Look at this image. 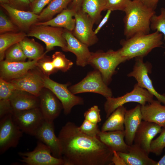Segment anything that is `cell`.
I'll list each match as a JSON object with an SVG mask.
<instances>
[{
  "label": "cell",
  "mask_w": 165,
  "mask_h": 165,
  "mask_svg": "<svg viewBox=\"0 0 165 165\" xmlns=\"http://www.w3.org/2000/svg\"><path fill=\"white\" fill-rule=\"evenodd\" d=\"M157 100L141 105V110L143 120L156 123L165 128V105Z\"/></svg>",
  "instance_id": "obj_24"
},
{
  "label": "cell",
  "mask_w": 165,
  "mask_h": 165,
  "mask_svg": "<svg viewBox=\"0 0 165 165\" xmlns=\"http://www.w3.org/2000/svg\"><path fill=\"white\" fill-rule=\"evenodd\" d=\"M4 60L9 62L26 61L27 58L19 43H16L6 51Z\"/></svg>",
  "instance_id": "obj_32"
},
{
  "label": "cell",
  "mask_w": 165,
  "mask_h": 165,
  "mask_svg": "<svg viewBox=\"0 0 165 165\" xmlns=\"http://www.w3.org/2000/svg\"><path fill=\"white\" fill-rule=\"evenodd\" d=\"M141 107L140 104L138 105L133 108L126 110L125 112V141L129 145L133 144L136 133L143 120Z\"/></svg>",
  "instance_id": "obj_21"
},
{
  "label": "cell",
  "mask_w": 165,
  "mask_h": 165,
  "mask_svg": "<svg viewBox=\"0 0 165 165\" xmlns=\"http://www.w3.org/2000/svg\"><path fill=\"white\" fill-rule=\"evenodd\" d=\"M27 36V33L20 31L9 32L0 35V61L4 60L6 50L12 45L20 42Z\"/></svg>",
  "instance_id": "obj_31"
},
{
  "label": "cell",
  "mask_w": 165,
  "mask_h": 165,
  "mask_svg": "<svg viewBox=\"0 0 165 165\" xmlns=\"http://www.w3.org/2000/svg\"><path fill=\"white\" fill-rule=\"evenodd\" d=\"M127 165H156L157 161L149 157V155L138 146L130 145L127 153L118 152Z\"/></svg>",
  "instance_id": "obj_25"
},
{
  "label": "cell",
  "mask_w": 165,
  "mask_h": 165,
  "mask_svg": "<svg viewBox=\"0 0 165 165\" xmlns=\"http://www.w3.org/2000/svg\"><path fill=\"white\" fill-rule=\"evenodd\" d=\"M128 0H107L104 11L120 10L124 11Z\"/></svg>",
  "instance_id": "obj_41"
},
{
  "label": "cell",
  "mask_w": 165,
  "mask_h": 165,
  "mask_svg": "<svg viewBox=\"0 0 165 165\" xmlns=\"http://www.w3.org/2000/svg\"><path fill=\"white\" fill-rule=\"evenodd\" d=\"M156 165H165V151L164 155L157 162Z\"/></svg>",
  "instance_id": "obj_48"
},
{
  "label": "cell",
  "mask_w": 165,
  "mask_h": 165,
  "mask_svg": "<svg viewBox=\"0 0 165 165\" xmlns=\"http://www.w3.org/2000/svg\"><path fill=\"white\" fill-rule=\"evenodd\" d=\"M11 6L19 9L28 11L26 9L31 5L29 0H9Z\"/></svg>",
  "instance_id": "obj_43"
},
{
  "label": "cell",
  "mask_w": 165,
  "mask_h": 165,
  "mask_svg": "<svg viewBox=\"0 0 165 165\" xmlns=\"http://www.w3.org/2000/svg\"><path fill=\"white\" fill-rule=\"evenodd\" d=\"M12 116L14 122L23 133L34 136L45 121L39 108L13 112Z\"/></svg>",
  "instance_id": "obj_9"
},
{
  "label": "cell",
  "mask_w": 165,
  "mask_h": 165,
  "mask_svg": "<svg viewBox=\"0 0 165 165\" xmlns=\"http://www.w3.org/2000/svg\"><path fill=\"white\" fill-rule=\"evenodd\" d=\"M159 136L152 140L151 144L150 152L160 156L165 148V128H163Z\"/></svg>",
  "instance_id": "obj_38"
},
{
  "label": "cell",
  "mask_w": 165,
  "mask_h": 165,
  "mask_svg": "<svg viewBox=\"0 0 165 165\" xmlns=\"http://www.w3.org/2000/svg\"><path fill=\"white\" fill-rule=\"evenodd\" d=\"M1 6L6 11L9 18L20 31L27 33L38 22L39 15L31 11L19 9L5 4L1 3Z\"/></svg>",
  "instance_id": "obj_18"
},
{
  "label": "cell",
  "mask_w": 165,
  "mask_h": 165,
  "mask_svg": "<svg viewBox=\"0 0 165 165\" xmlns=\"http://www.w3.org/2000/svg\"><path fill=\"white\" fill-rule=\"evenodd\" d=\"M1 3L5 4L10 5V2L9 0H0Z\"/></svg>",
  "instance_id": "obj_49"
},
{
  "label": "cell",
  "mask_w": 165,
  "mask_h": 165,
  "mask_svg": "<svg viewBox=\"0 0 165 165\" xmlns=\"http://www.w3.org/2000/svg\"><path fill=\"white\" fill-rule=\"evenodd\" d=\"M82 0H72L69 8L72 9L76 12L81 9Z\"/></svg>",
  "instance_id": "obj_47"
},
{
  "label": "cell",
  "mask_w": 165,
  "mask_h": 165,
  "mask_svg": "<svg viewBox=\"0 0 165 165\" xmlns=\"http://www.w3.org/2000/svg\"><path fill=\"white\" fill-rule=\"evenodd\" d=\"M126 108L121 106L116 109L103 124L102 132L124 130V120Z\"/></svg>",
  "instance_id": "obj_27"
},
{
  "label": "cell",
  "mask_w": 165,
  "mask_h": 165,
  "mask_svg": "<svg viewBox=\"0 0 165 165\" xmlns=\"http://www.w3.org/2000/svg\"><path fill=\"white\" fill-rule=\"evenodd\" d=\"M20 30L2 11L0 12V34L20 32Z\"/></svg>",
  "instance_id": "obj_36"
},
{
  "label": "cell",
  "mask_w": 165,
  "mask_h": 165,
  "mask_svg": "<svg viewBox=\"0 0 165 165\" xmlns=\"http://www.w3.org/2000/svg\"><path fill=\"white\" fill-rule=\"evenodd\" d=\"M63 35L67 43L65 52H72L75 55L77 65L84 67L88 64L91 53L89 46L76 38L71 31L64 29Z\"/></svg>",
  "instance_id": "obj_19"
},
{
  "label": "cell",
  "mask_w": 165,
  "mask_h": 165,
  "mask_svg": "<svg viewBox=\"0 0 165 165\" xmlns=\"http://www.w3.org/2000/svg\"><path fill=\"white\" fill-rule=\"evenodd\" d=\"M72 0H52L38 15V22L49 20L67 8Z\"/></svg>",
  "instance_id": "obj_30"
},
{
  "label": "cell",
  "mask_w": 165,
  "mask_h": 165,
  "mask_svg": "<svg viewBox=\"0 0 165 165\" xmlns=\"http://www.w3.org/2000/svg\"><path fill=\"white\" fill-rule=\"evenodd\" d=\"M107 0H82L81 9L91 17L94 24L99 23Z\"/></svg>",
  "instance_id": "obj_28"
},
{
  "label": "cell",
  "mask_w": 165,
  "mask_h": 165,
  "mask_svg": "<svg viewBox=\"0 0 165 165\" xmlns=\"http://www.w3.org/2000/svg\"><path fill=\"white\" fill-rule=\"evenodd\" d=\"M76 12L70 8L63 10L55 17L44 22H37L35 24L61 28L72 31L75 24L74 16Z\"/></svg>",
  "instance_id": "obj_26"
},
{
  "label": "cell",
  "mask_w": 165,
  "mask_h": 165,
  "mask_svg": "<svg viewBox=\"0 0 165 165\" xmlns=\"http://www.w3.org/2000/svg\"><path fill=\"white\" fill-rule=\"evenodd\" d=\"M38 97L39 108L45 121L53 122L63 109L62 104L52 92L45 87L41 91Z\"/></svg>",
  "instance_id": "obj_15"
},
{
  "label": "cell",
  "mask_w": 165,
  "mask_h": 165,
  "mask_svg": "<svg viewBox=\"0 0 165 165\" xmlns=\"http://www.w3.org/2000/svg\"><path fill=\"white\" fill-rule=\"evenodd\" d=\"M85 119L95 124L100 122L101 120L100 110L97 105H94L88 109L84 114Z\"/></svg>",
  "instance_id": "obj_40"
},
{
  "label": "cell",
  "mask_w": 165,
  "mask_h": 165,
  "mask_svg": "<svg viewBox=\"0 0 165 165\" xmlns=\"http://www.w3.org/2000/svg\"><path fill=\"white\" fill-rule=\"evenodd\" d=\"M18 154L20 161L28 165H64L63 160L53 156L49 147L39 141L33 151Z\"/></svg>",
  "instance_id": "obj_11"
},
{
  "label": "cell",
  "mask_w": 165,
  "mask_h": 165,
  "mask_svg": "<svg viewBox=\"0 0 165 165\" xmlns=\"http://www.w3.org/2000/svg\"><path fill=\"white\" fill-rule=\"evenodd\" d=\"M52 0H35L31 4L30 10L35 13L39 15L45 7Z\"/></svg>",
  "instance_id": "obj_42"
},
{
  "label": "cell",
  "mask_w": 165,
  "mask_h": 165,
  "mask_svg": "<svg viewBox=\"0 0 165 165\" xmlns=\"http://www.w3.org/2000/svg\"><path fill=\"white\" fill-rule=\"evenodd\" d=\"M125 137L124 130L106 132L100 130L97 135L99 140L112 150L127 153L130 145L124 141Z\"/></svg>",
  "instance_id": "obj_23"
},
{
  "label": "cell",
  "mask_w": 165,
  "mask_h": 165,
  "mask_svg": "<svg viewBox=\"0 0 165 165\" xmlns=\"http://www.w3.org/2000/svg\"><path fill=\"white\" fill-rule=\"evenodd\" d=\"M45 76L36 66L23 76L9 81L15 85L17 90L27 92L38 97L44 87Z\"/></svg>",
  "instance_id": "obj_14"
},
{
  "label": "cell",
  "mask_w": 165,
  "mask_h": 165,
  "mask_svg": "<svg viewBox=\"0 0 165 165\" xmlns=\"http://www.w3.org/2000/svg\"><path fill=\"white\" fill-rule=\"evenodd\" d=\"M163 129V128L156 123L142 121L136 133L134 144L149 155L151 144L153 138L160 133Z\"/></svg>",
  "instance_id": "obj_17"
},
{
  "label": "cell",
  "mask_w": 165,
  "mask_h": 165,
  "mask_svg": "<svg viewBox=\"0 0 165 165\" xmlns=\"http://www.w3.org/2000/svg\"><path fill=\"white\" fill-rule=\"evenodd\" d=\"M64 29L48 25L34 24L27 33V36L35 37L43 42L46 52L53 50L55 46L65 51L67 43L63 34Z\"/></svg>",
  "instance_id": "obj_5"
},
{
  "label": "cell",
  "mask_w": 165,
  "mask_h": 165,
  "mask_svg": "<svg viewBox=\"0 0 165 165\" xmlns=\"http://www.w3.org/2000/svg\"><path fill=\"white\" fill-rule=\"evenodd\" d=\"M52 61L55 68L57 70L66 72L72 66L73 63L68 59L62 53L55 52L52 55Z\"/></svg>",
  "instance_id": "obj_33"
},
{
  "label": "cell",
  "mask_w": 165,
  "mask_h": 165,
  "mask_svg": "<svg viewBox=\"0 0 165 165\" xmlns=\"http://www.w3.org/2000/svg\"><path fill=\"white\" fill-rule=\"evenodd\" d=\"M147 7L154 10L156 9L160 0H138Z\"/></svg>",
  "instance_id": "obj_46"
},
{
  "label": "cell",
  "mask_w": 165,
  "mask_h": 165,
  "mask_svg": "<svg viewBox=\"0 0 165 165\" xmlns=\"http://www.w3.org/2000/svg\"><path fill=\"white\" fill-rule=\"evenodd\" d=\"M19 43L23 51L29 61H32L40 58L46 53L44 52L43 46L36 42L33 38L25 37Z\"/></svg>",
  "instance_id": "obj_29"
},
{
  "label": "cell",
  "mask_w": 165,
  "mask_h": 165,
  "mask_svg": "<svg viewBox=\"0 0 165 165\" xmlns=\"http://www.w3.org/2000/svg\"><path fill=\"white\" fill-rule=\"evenodd\" d=\"M16 90L13 83L0 78V100H9L12 93Z\"/></svg>",
  "instance_id": "obj_37"
},
{
  "label": "cell",
  "mask_w": 165,
  "mask_h": 165,
  "mask_svg": "<svg viewBox=\"0 0 165 165\" xmlns=\"http://www.w3.org/2000/svg\"><path fill=\"white\" fill-rule=\"evenodd\" d=\"M111 12L112 11L111 10H107V12L105 15L102 20L100 22L99 25L94 31L96 34L97 35L98 33L101 28L107 22L110 16Z\"/></svg>",
  "instance_id": "obj_45"
},
{
  "label": "cell",
  "mask_w": 165,
  "mask_h": 165,
  "mask_svg": "<svg viewBox=\"0 0 165 165\" xmlns=\"http://www.w3.org/2000/svg\"><path fill=\"white\" fill-rule=\"evenodd\" d=\"M35 136L49 147L53 156L62 159L61 145L55 133L53 122L45 121Z\"/></svg>",
  "instance_id": "obj_20"
},
{
  "label": "cell",
  "mask_w": 165,
  "mask_h": 165,
  "mask_svg": "<svg viewBox=\"0 0 165 165\" xmlns=\"http://www.w3.org/2000/svg\"><path fill=\"white\" fill-rule=\"evenodd\" d=\"M151 30L157 31L162 33L165 40V8L160 9V13L159 15L155 14L151 20Z\"/></svg>",
  "instance_id": "obj_34"
},
{
  "label": "cell",
  "mask_w": 165,
  "mask_h": 165,
  "mask_svg": "<svg viewBox=\"0 0 165 165\" xmlns=\"http://www.w3.org/2000/svg\"><path fill=\"white\" fill-rule=\"evenodd\" d=\"M163 34L157 31L146 34L136 35L120 42V53L126 61L134 58L144 57L154 48L163 44Z\"/></svg>",
  "instance_id": "obj_3"
},
{
  "label": "cell",
  "mask_w": 165,
  "mask_h": 165,
  "mask_svg": "<svg viewBox=\"0 0 165 165\" xmlns=\"http://www.w3.org/2000/svg\"><path fill=\"white\" fill-rule=\"evenodd\" d=\"M73 94L84 93H93L100 94L106 98L112 96L111 90L104 81L100 72L94 70L88 73L78 83L68 88Z\"/></svg>",
  "instance_id": "obj_7"
},
{
  "label": "cell",
  "mask_w": 165,
  "mask_h": 165,
  "mask_svg": "<svg viewBox=\"0 0 165 165\" xmlns=\"http://www.w3.org/2000/svg\"><path fill=\"white\" fill-rule=\"evenodd\" d=\"M69 83L61 84L45 76L44 87L52 92L60 100L63 106L64 114H70L72 108L77 105H83V99L72 93L68 89Z\"/></svg>",
  "instance_id": "obj_10"
},
{
  "label": "cell",
  "mask_w": 165,
  "mask_h": 165,
  "mask_svg": "<svg viewBox=\"0 0 165 165\" xmlns=\"http://www.w3.org/2000/svg\"><path fill=\"white\" fill-rule=\"evenodd\" d=\"M75 24L72 33L78 39L88 46L96 43L98 40L93 30L94 24L91 17L81 9L75 13Z\"/></svg>",
  "instance_id": "obj_13"
},
{
  "label": "cell",
  "mask_w": 165,
  "mask_h": 165,
  "mask_svg": "<svg viewBox=\"0 0 165 165\" xmlns=\"http://www.w3.org/2000/svg\"><path fill=\"white\" fill-rule=\"evenodd\" d=\"M143 58L142 57L135 58L133 70L127 75L134 77L139 86L146 89L165 105V94L159 93L154 88L148 75L151 72V64L148 62H144Z\"/></svg>",
  "instance_id": "obj_12"
},
{
  "label": "cell",
  "mask_w": 165,
  "mask_h": 165,
  "mask_svg": "<svg viewBox=\"0 0 165 165\" xmlns=\"http://www.w3.org/2000/svg\"><path fill=\"white\" fill-rule=\"evenodd\" d=\"M0 119V154L2 155L10 148L17 146L23 133L14 122L12 113Z\"/></svg>",
  "instance_id": "obj_8"
},
{
  "label": "cell",
  "mask_w": 165,
  "mask_h": 165,
  "mask_svg": "<svg viewBox=\"0 0 165 165\" xmlns=\"http://www.w3.org/2000/svg\"><path fill=\"white\" fill-rule=\"evenodd\" d=\"M79 129L82 133L92 137H97L98 133L100 131L97 124L94 123L85 119L81 125L79 127Z\"/></svg>",
  "instance_id": "obj_39"
},
{
  "label": "cell",
  "mask_w": 165,
  "mask_h": 165,
  "mask_svg": "<svg viewBox=\"0 0 165 165\" xmlns=\"http://www.w3.org/2000/svg\"><path fill=\"white\" fill-rule=\"evenodd\" d=\"M113 164L115 165H127L123 159L120 156L116 151H113L112 158Z\"/></svg>",
  "instance_id": "obj_44"
},
{
  "label": "cell",
  "mask_w": 165,
  "mask_h": 165,
  "mask_svg": "<svg viewBox=\"0 0 165 165\" xmlns=\"http://www.w3.org/2000/svg\"><path fill=\"white\" fill-rule=\"evenodd\" d=\"M58 137L64 165H112L113 151L97 137L82 133L74 123L67 122Z\"/></svg>",
  "instance_id": "obj_1"
},
{
  "label": "cell",
  "mask_w": 165,
  "mask_h": 165,
  "mask_svg": "<svg viewBox=\"0 0 165 165\" xmlns=\"http://www.w3.org/2000/svg\"><path fill=\"white\" fill-rule=\"evenodd\" d=\"M126 60L120 54L119 50H110L106 52L98 51L91 52L88 64L100 72L103 80L108 85L111 82L116 67Z\"/></svg>",
  "instance_id": "obj_4"
},
{
  "label": "cell",
  "mask_w": 165,
  "mask_h": 165,
  "mask_svg": "<svg viewBox=\"0 0 165 165\" xmlns=\"http://www.w3.org/2000/svg\"><path fill=\"white\" fill-rule=\"evenodd\" d=\"M123 12V33L126 38L149 33L151 20L156 14L155 10L138 0H128Z\"/></svg>",
  "instance_id": "obj_2"
},
{
  "label": "cell",
  "mask_w": 165,
  "mask_h": 165,
  "mask_svg": "<svg viewBox=\"0 0 165 165\" xmlns=\"http://www.w3.org/2000/svg\"><path fill=\"white\" fill-rule=\"evenodd\" d=\"M46 56L45 54L38 61L36 66L45 76L49 77L57 71L53 65L51 58Z\"/></svg>",
  "instance_id": "obj_35"
},
{
  "label": "cell",
  "mask_w": 165,
  "mask_h": 165,
  "mask_svg": "<svg viewBox=\"0 0 165 165\" xmlns=\"http://www.w3.org/2000/svg\"><path fill=\"white\" fill-rule=\"evenodd\" d=\"M154 96L146 89L139 86L137 83L130 92L121 97L106 98L104 108L107 118L116 109L130 102L138 103L141 105L150 103L153 100Z\"/></svg>",
  "instance_id": "obj_6"
},
{
  "label": "cell",
  "mask_w": 165,
  "mask_h": 165,
  "mask_svg": "<svg viewBox=\"0 0 165 165\" xmlns=\"http://www.w3.org/2000/svg\"><path fill=\"white\" fill-rule=\"evenodd\" d=\"M35 0H29L31 3H33Z\"/></svg>",
  "instance_id": "obj_50"
},
{
  "label": "cell",
  "mask_w": 165,
  "mask_h": 165,
  "mask_svg": "<svg viewBox=\"0 0 165 165\" xmlns=\"http://www.w3.org/2000/svg\"><path fill=\"white\" fill-rule=\"evenodd\" d=\"M42 57L24 62H9L4 60L1 61L0 78L8 81L18 78L25 75L30 70L36 67L37 61Z\"/></svg>",
  "instance_id": "obj_16"
},
{
  "label": "cell",
  "mask_w": 165,
  "mask_h": 165,
  "mask_svg": "<svg viewBox=\"0 0 165 165\" xmlns=\"http://www.w3.org/2000/svg\"><path fill=\"white\" fill-rule=\"evenodd\" d=\"M9 101L13 112L39 107L38 97L22 90H14L9 98Z\"/></svg>",
  "instance_id": "obj_22"
}]
</instances>
